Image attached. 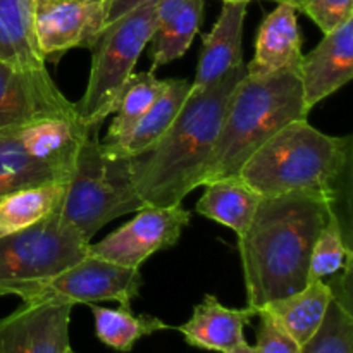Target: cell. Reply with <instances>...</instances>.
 <instances>
[{"label":"cell","instance_id":"4dcf8cb0","mask_svg":"<svg viewBox=\"0 0 353 353\" xmlns=\"http://www.w3.org/2000/svg\"><path fill=\"white\" fill-rule=\"evenodd\" d=\"M223 353H257V348L252 347V345H248L247 341H243V343L238 345V347L231 348V350L223 352Z\"/></svg>","mask_w":353,"mask_h":353},{"label":"cell","instance_id":"1f68e13d","mask_svg":"<svg viewBox=\"0 0 353 353\" xmlns=\"http://www.w3.org/2000/svg\"><path fill=\"white\" fill-rule=\"evenodd\" d=\"M274 2H278V3H290V6L296 7V10H299L300 2H302V0H274Z\"/></svg>","mask_w":353,"mask_h":353},{"label":"cell","instance_id":"44dd1931","mask_svg":"<svg viewBox=\"0 0 353 353\" xmlns=\"http://www.w3.org/2000/svg\"><path fill=\"white\" fill-rule=\"evenodd\" d=\"M331 300H333V290L330 283L323 279H314L307 283L305 288L300 292L276 300L264 309L272 314L283 330L300 347H303L323 324Z\"/></svg>","mask_w":353,"mask_h":353},{"label":"cell","instance_id":"ffe728a7","mask_svg":"<svg viewBox=\"0 0 353 353\" xmlns=\"http://www.w3.org/2000/svg\"><path fill=\"white\" fill-rule=\"evenodd\" d=\"M203 186L205 192L196 202V212L230 228L241 236L250 224L262 196L240 176L214 179Z\"/></svg>","mask_w":353,"mask_h":353},{"label":"cell","instance_id":"52a82bcc","mask_svg":"<svg viewBox=\"0 0 353 353\" xmlns=\"http://www.w3.org/2000/svg\"><path fill=\"white\" fill-rule=\"evenodd\" d=\"M157 28V3L137 7L114 23L107 24L92 47L88 85L74 103L78 119L100 128L116 110L121 92L134 74L140 59Z\"/></svg>","mask_w":353,"mask_h":353},{"label":"cell","instance_id":"e0dca14e","mask_svg":"<svg viewBox=\"0 0 353 353\" xmlns=\"http://www.w3.org/2000/svg\"><path fill=\"white\" fill-rule=\"evenodd\" d=\"M257 317V310L230 309L217 300V296L205 295L193 307L190 321L176 330L183 334L186 343L193 348L207 352H228L241 345L245 340V327Z\"/></svg>","mask_w":353,"mask_h":353},{"label":"cell","instance_id":"d4e9b609","mask_svg":"<svg viewBox=\"0 0 353 353\" xmlns=\"http://www.w3.org/2000/svg\"><path fill=\"white\" fill-rule=\"evenodd\" d=\"M90 307L95 319L97 338L105 347L119 353H130L141 338L150 336L159 331L172 330L159 317L134 314L131 307L119 305V309H107L95 303H90Z\"/></svg>","mask_w":353,"mask_h":353},{"label":"cell","instance_id":"f1b7e54d","mask_svg":"<svg viewBox=\"0 0 353 353\" xmlns=\"http://www.w3.org/2000/svg\"><path fill=\"white\" fill-rule=\"evenodd\" d=\"M257 353H300V345L283 330L281 324L265 309L259 310Z\"/></svg>","mask_w":353,"mask_h":353},{"label":"cell","instance_id":"cb8c5ba5","mask_svg":"<svg viewBox=\"0 0 353 353\" xmlns=\"http://www.w3.org/2000/svg\"><path fill=\"white\" fill-rule=\"evenodd\" d=\"M0 59L43 68L33 30V0H0Z\"/></svg>","mask_w":353,"mask_h":353},{"label":"cell","instance_id":"4316f807","mask_svg":"<svg viewBox=\"0 0 353 353\" xmlns=\"http://www.w3.org/2000/svg\"><path fill=\"white\" fill-rule=\"evenodd\" d=\"M352 269L350 226L338 214H333L326 226L321 230L309 265V281L334 278Z\"/></svg>","mask_w":353,"mask_h":353},{"label":"cell","instance_id":"277c9868","mask_svg":"<svg viewBox=\"0 0 353 353\" xmlns=\"http://www.w3.org/2000/svg\"><path fill=\"white\" fill-rule=\"evenodd\" d=\"M299 72L281 71L268 76L245 74L234 86L224 112L223 124L202 186L228 176H238L240 169L257 148L274 137L286 124L307 119Z\"/></svg>","mask_w":353,"mask_h":353},{"label":"cell","instance_id":"7c38bea8","mask_svg":"<svg viewBox=\"0 0 353 353\" xmlns=\"http://www.w3.org/2000/svg\"><path fill=\"white\" fill-rule=\"evenodd\" d=\"M110 0H33V30L43 61L59 62L71 48H88L107 24Z\"/></svg>","mask_w":353,"mask_h":353},{"label":"cell","instance_id":"ac0fdd59","mask_svg":"<svg viewBox=\"0 0 353 353\" xmlns=\"http://www.w3.org/2000/svg\"><path fill=\"white\" fill-rule=\"evenodd\" d=\"M205 0H161L157 28L150 38L152 71L181 59L199 33Z\"/></svg>","mask_w":353,"mask_h":353},{"label":"cell","instance_id":"6da1fadb","mask_svg":"<svg viewBox=\"0 0 353 353\" xmlns=\"http://www.w3.org/2000/svg\"><path fill=\"white\" fill-rule=\"evenodd\" d=\"M333 214H338L336 207L312 193L262 196L238 236L250 309L259 312L305 288L314 243Z\"/></svg>","mask_w":353,"mask_h":353},{"label":"cell","instance_id":"5b68a950","mask_svg":"<svg viewBox=\"0 0 353 353\" xmlns=\"http://www.w3.org/2000/svg\"><path fill=\"white\" fill-rule=\"evenodd\" d=\"M141 207L131 179L130 157L110 152L99 140V131H92L79 145L65 181L61 216L92 243L105 224Z\"/></svg>","mask_w":353,"mask_h":353},{"label":"cell","instance_id":"9c48e42d","mask_svg":"<svg viewBox=\"0 0 353 353\" xmlns=\"http://www.w3.org/2000/svg\"><path fill=\"white\" fill-rule=\"evenodd\" d=\"M141 285L143 279L140 269L123 268L114 262L86 255L78 264L31 288L21 300L23 303L52 300L71 305L117 302L123 307H131L140 295Z\"/></svg>","mask_w":353,"mask_h":353},{"label":"cell","instance_id":"7a4b0ae2","mask_svg":"<svg viewBox=\"0 0 353 353\" xmlns=\"http://www.w3.org/2000/svg\"><path fill=\"white\" fill-rule=\"evenodd\" d=\"M245 74L243 64L210 88L190 93L165 133L130 157L131 179L143 205H181L190 192L202 186L231 93Z\"/></svg>","mask_w":353,"mask_h":353},{"label":"cell","instance_id":"83f0119b","mask_svg":"<svg viewBox=\"0 0 353 353\" xmlns=\"http://www.w3.org/2000/svg\"><path fill=\"white\" fill-rule=\"evenodd\" d=\"M299 10L305 12L323 33L353 17V0H302Z\"/></svg>","mask_w":353,"mask_h":353},{"label":"cell","instance_id":"30bf717a","mask_svg":"<svg viewBox=\"0 0 353 353\" xmlns=\"http://www.w3.org/2000/svg\"><path fill=\"white\" fill-rule=\"evenodd\" d=\"M137 212L130 223L107 234L99 243H90L88 255L123 268L140 269L154 254L174 247L192 219V214L181 205H143Z\"/></svg>","mask_w":353,"mask_h":353},{"label":"cell","instance_id":"603a6c76","mask_svg":"<svg viewBox=\"0 0 353 353\" xmlns=\"http://www.w3.org/2000/svg\"><path fill=\"white\" fill-rule=\"evenodd\" d=\"M65 181L28 186L0 199V238L30 228L61 210Z\"/></svg>","mask_w":353,"mask_h":353},{"label":"cell","instance_id":"484cf974","mask_svg":"<svg viewBox=\"0 0 353 353\" xmlns=\"http://www.w3.org/2000/svg\"><path fill=\"white\" fill-rule=\"evenodd\" d=\"M165 88V79H159L154 71L138 72L130 78L126 86L121 92L116 105V116L110 123L103 143H114L121 140L148 109L154 105L155 100L162 95Z\"/></svg>","mask_w":353,"mask_h":353},{"label":"cell","instance_id":"4fadbf2b","mask_svg":"<svg viewBox=\"0 0 353 353\" xmlns=\"http://www.w3.org/2000/svg\"><path fill=\"white\" fill-rule=\"evenodd\" d=\"M71 303L34 302L0 319V353H65Z\"/></svg>","mask_w":353,"mask_h":353},{"label":"cell","instance_id":"5bb4252c","mask_svg":"<svg viewBox=\"0 0 353 353\" xmlns=\"http://www.w3.org/2000/svg\"><path fill=\"white\" fill-rule=\"evenodd\" d=\"M300 81L305 109L314 107L353 78V17L330 33H324L321 43L302 55Z\"/></svg>","mask_w":353,"mask_h":353},{"label":"cell","instance_id":"d6986e66","mask_svg":"<svg viewBox=\"0 0 353 353\" xmlns=\"http://www.w3.org/2000/svg\"><path fill=\"white\" fill-rule=\"evenodd\" d=\"M190 85L192 81L183 78L165 79L164 92L145 112V116L121 140L114 143H103V141L102 143L110 152L123 157H134L150 148L179 114L183 103L190 95Z\"/></svg>","mask_w":353,"mask_h":353},{"label":"cell","instance_id":"836d02e7","mask_svg":"<svg viewBox=\"0 0 353 353\" xmlns=\"http://www.w3.org/2000/svg\"><path fill=\"white\" fill-rule=\"evenodd\" d=\"M65 353H76V352H72V348H68V350H65Z\"/></svg>","mask_w":353,"mask_h":353},{"label":"cell","instance_id":"7402d4cb","mask_svg":"<svg viewBox=\"0 0 353 353\" xmlns=\"http://www.w3.org/2000/svg\"><path fill=\"white\" fill-rule=\"evenodd\" d=\"M333 290L323 324L300 353H353V303L352 269L326 279Z\"/></svg>","mask_w":353,"mask_h":353},{"label":"cell","instance_id":"8992f818","mask_svg":"<svg viewBox=\"0 0 353 353\" xmlns=\"http://www.w3.org/2000/svg\"><path fill=\"white\" fill-rule=\"evenodd\" d=\"M99 130L78 117L0 130V199L28 186L68 181L79 145Z\"/></svg>","mask_w":353,"mask_h":353},{"label":"cell","instance_id":"f546056e","mask_svg":"<svg viewBox=\"0 0 353 353\" xmlns=\"http://www.w3.org/2000/svg\"><path fill=\"white\" fill-rule=\"evenodd\" d=\"M159 2H161V0H110L109 14H107V24L114 23V21H117L119 17H123L124 14L134 10L137 7L147 6V3H159Z\"/></svg>","mask_w":353,"mask_h":353},{"label":"cell","instance_id":"8fae6325","mask_svg":"<svg viewBox=\"0 0 353 353\" xmlns=\"http://www.w3.org/2000/svg\"><path fill=\"white\" fill-rule=\"evenodd\" d=\"M61 117L72 119L78 114L47 65H17L0 59V130Z\"/></svg>","mask_w":353,"mask_h":353},{"label":"cell","instance_id":"9a60e30c","mask_svg":"<svg viewBox=\"0 0 353 353\" xmlns=\"http://www.w3.org/2000/svg\"><path fill=\"white\" fill-rule=\"evenodd\" d=\"M247 16L245 2H224L212 30L202 37L195 79L190 93H200L216 85L228 72L243 65V23Z\"/></svg>","mask_w":353,"mask_h":353},{"label":"cell","instance_id":"ba28073f","mask_svg":"<svg viewBox=\"0 0 353 353\" xmlns=\"http://www.w3.org/2000/svg\"><path fill=\"white\" fill-rule=\"evenodd\" d=\"M83 234L61 216L0 238V296H23L40 283L61 274L88 255Z\"/></svg>","mask_w":353,"mask_h":353},{"label":"cell","instance_id":"2e32d148","mask_svg":"<svg viewBox=\"0 0 353 353\" xmlns=\"http://www.w3.org/2000/svg\"><path fill=\"white\" fill-rule=\"evenodd\" d=\"M302 55L296 7L278 3L262 21L255 38L254 59L245 68L250 76H268L281 71L300 72Z\"/></svg>","mask_w":353,"mask_h":353},{"label":"cell","instance_id":"3957f363","mask_svg":"<svg viewBox=\"0 0 353 353\" xmlns=\"http://www.w3.org/2000/svg\"><path fill=\"white\" fill-rule=\"evenodd\" d=\"M352 137H331L307 119L286 124L254 152L240 178L261 196L303 192L330 200L341 214L350 196Z\"/></svg>","mask_w":353,"mask_h":353},{"label":"cell","instance_id":"d6a6232c","mask_svg":"<svg viewBox=\"0 0 353 353\" xmlns=\"http://www.w3.org/2000/svg\"><path fill=\"white\" fill-rule=\"evenodd\" d=\"M223 2H245V3H248L250 0H223Z\"/></svg>","mask_w":353,"mask_h":353}]
</instances>
